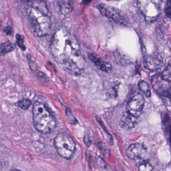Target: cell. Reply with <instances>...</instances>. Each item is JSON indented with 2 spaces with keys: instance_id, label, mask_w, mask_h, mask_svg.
Here are the masks:
<instances>
[{
  "instance_id": "277c9868",
  "label": "cell",
  "mask_w": 171,
  "mask_h": 171,
  "mask_svg": "<svg viewBox=\"0 0 171 171\" xmlns=\"http://www.w3.org/2000/svg\"><path fill=\"white\" fill-rule=\"evenodd\" d=\"M54 144L56 151L62 158L71 159L75 151V143L67 133L62 132L58 134L54 139Z\"/></svg>"
},
{
  "instance_id": "8fae6325",
  "label": "cell",
  "mask_w": 171,
  "mask_h": 171,
  "mask_svg": "<svg viewBox=\"0 0 171 171\" xmlns=\"http://www.w3.org/2000/svg\"><path fill=\"white\" fill-rule=\"evenodd\" d=\"M88 58L102 71L108 72L111 71L112 66L111 64L107 62L104 61L99 58L94 54H90L88 55Z\"/></svg>"
},
{
  "instance_id": "e0dca14e",
  "label": "cell",
  "mask_w": 171,
  "mask_h": 171,
  "mask_svg": "<svg viewBox=\"0 0 171 171\" xmlns=\"http://www.w3.org/2000/svg\"><path fill=\"white\" fill-rule=\"evenodd\" d=\"M171 66H170V64H169L167 67L165 69L163 73L161 75H162V78L164 80L168 81L171 82Z\"/></svg>"
},
{
  "instance_id": "9c48e42d",
  "label": "cell",
  "mask_w": 171,
  "mask_h": 171,
  "mask_svg": "<svg viewBox=\"0 0 171 171\" xmlns=\"http://www.w3.org/2000/svg\"><path fill=\"white\" fill-rule=\"evenodd\" d=\"M146 154V148L143 144L139 143L131 144L126 151L127 157L131 160L141 159L144 158Z\"/></svg>"
},
{
  "instance_id": "ffe728a7",
  "label": "cell",
  "mask_w": 171,
  "mask_h": 171,
  "mask_svg": "<svg viewBox=\"0 0 171 171\" xmlns=\"http://www.w3.org/2000/svg\"><path fill=\"white\" fill-rule=\"evenodd\" d=\"M66 115H67L69 122L70 123L75 124L77 123V120H76V119L74 117L73 115H72L71 111H70L69 108H66Z\"/></svg>"
},
{
  "instance_id": "7402d4cb",
  "label": "cell",
  "mask_w": 171,
  "mask_h": 171,
  "mask_svg": "<svg viewBox=\"0 0 171 171\" xmlns=\"http://www.w3.org/2000/svg\"><path fill=\"white\" fill-rule=\"evenodd\" d=\"M171 0H167V4L165 7V13L167 17L170 18L171 17Z\"/></svg>"
},
{
  "instance_id": "6da1fadb",
  "label": "cell",
  "mask_w": 171,
  "mask_h": 171,
  "mask_svg": "<svg viewBox=\"0 0 171 171\" xmlns=\"http://www.w3.org/2000/svg\"><path fill=\"white\" fill-rule=\"evenodd\" d=\"M51 51L56 61L71 75H79L85 68V61L76 38L65 27L58 28L52 37Z\"/></svg>"
},
{
  "instance_id": "d4e9b609",
  "label": "cell",
  "mask_w": 171,
  "mask_h": 171,
  "mask_svg": "<svg viewBox=\"0 0 171 171\" xmlns=\"http://www.w3.org/2000/svg\"><path fill=\"white\" fill-rule=\"evenodd\" d=\"M4 31L7 35H10V36L12 35V33H13L12 28L10 26H7V27H5Z\"/></svg>"
},
{
  "instance_id": "52a82bcc",
  "label": "cell",
  "mask_w": 171,
  "mask_h": 171,
  "mask_svg": "<svg viewBox=\"0 0 171 171\" xmlns=\"http://www.w3.org/2000/svg\"><path fill=\"white\" fill-rule=\"evenodd\" d=\"M144 104V99L140 94H138L131 98L127 105L128 112L138 117L142 113Z\"/></svg>"
},
{
  "instance_id": "2e32d148",
  "label": "cell",
  "mask_w": 171,
  "mask_h": 171,
  "mask_svg": "<svg viewBox=\"0 0 171 171\" xmlns=\"http://www.w3.org/2000/svg\"><path fill=\"white\" fill-rule=\"evenodd\" d=\"M31 104H32V102L29 99H23L20 101L18 103L19 107L21 108L22 110L24 111L28 110Z\"/></svg>"
},
{
  "instance_id": "44dd1931",
  "label": "cell",
  "mask_w": 171,
  "mask_h": 171,
  "mask_svg": "<svg viewBox=\"0 0 171 171\" xmlns=\"http://www.w3.org/2000/svg\"><path fill=\"white\" fill-rule=\"evenodd\" d=\"M28 61H29V65L32 68V69L34 71H36L37 69V64H36V62L35 61V60H33V58L32 57V56L30 55H28Z\"/></svg>"
},
{
  "instance_id": "7c38bea8",
  "label": "cell",
  "mask_w": 171,
  "mask_h": 171,
  "mask_svg": "<svg viewBox=\"0 0 171 171\" xmlns=\"http://www.w3.org/2000/svg\"><path fill=\"white\" fill-rule=\"evenodd\" d=\"M162 61L159 56L156 55L148 56L144 59V64L146 68L154 70L160 68L162 65Z\"/></svg>"
},
{
  "instance_id": "7a4b0ae2",
  "label": "cell",
  "mask_w": 171,
  "mask_h": 171,
  "mask_svg": "<svg viewBox=\"0 0 171 171\" xmlns=\"http://www.w3.org/2000/svg\"><path fill=\"white\" fill-rule=\"evenodd\" d=\"M27 13L30 27L34 35L37 37L47 35L51 29V20L45 5L35 2L27 9Z\"/></svg>"
},
{
  "instance_id": "484cf974",
  "label": "cell",
  "mask_w": 171,
  "mask_h": 171,
  "mask_svg": "<svg viewBox=\"0 0 171 171\" xmlns=\"http://www.w3.org/2000/svg\"><path fill=\"white\" fill-rule=\"evenodd\" d=\"M84 142L85 144H86V146H88V147H89V146L90 145V144H91V142H90V139H88L87 136H84Z\"/></svg>"
},
{
  "instance_id": "ac0fdd59",
  "label": "cell",
  "mask_w": 171,
  "mask_h": 171,
  "mask_svg": "<svg viewBox=\"0 0 171 171\" xmlns=\"http://www.w3.org/2000/svg\"><path fill=\"white\" fill-rule=\"evenodd\" d=\"M16 41L18 45L21 48V49L23 51L26 50L25 46L24 45V38L22 35L18 34L16 35Z\"/></svg>"
},
{
  "instance_id": "9a60e30c",
  "label": "cell",
  "mask_w": 171,
  "mask_h": 171,
  "mask_svg": "<svg viewBox=\"0 0 171 171\" xmlns=\"http://www.w3.org/2000/svg\"><path fill=\"white\" fill-rule=\"evenodd\" d=\"M60 9L62 14H63V15H66L71 13L73 9V7L72 4L68 2L62 3L60 5Z\"/></svg>"
},
{
  "instance_id": "4316f807",
  "label": "cell",
  "mask_w": 171,
  "mask_h": 171,
  "mask_svg": "<svg viewBox=\"0 0 171 171\" xmlns=\"http://www.w3.org/2000/svg\"><path fill=\"white\" fill-rule=\"evenodd\" d=\"M25 1H26L28 2V3H34V2H36L37 0H25Z\"/></svg>"
},
{
  "instance_id": "5bb4252c",
  "label": "cell",
  "mask_w": 171,
  "mask_h": 171,
  "mask_svg": "<svg viewBox=\"0 0 171 171\" xmlns=\"http://www.w3.org/2000/svg\"><path fill=\"white\" fill-rule=\"evenodd\" d=\"M138 86L140 90L143 92L144 95L147 97H150L151 95V88L148 83H147L144 80H140L139 81Z\"/></svg>"
},
{
  "instance_id": "ba28073f",
  "label": "cell",
  "mask_w": 171,
  "mask_h": 171,
  "mask_svg": "<svg viewBox=\"0 0 171 171\" xmlns=\"http://www.w3.org/2000/svg\"><path fill=\"white\" fill-rule=\"evenodd\" d=\"M98 8L100 13L106 17L112 19L116 23L122 24L123 23V18L119 11L114 7L106 5V4H100Z\"/></svg>"
},
{
  "instance_id": "3957f363",
  "label": "cell",
  "mask_w": 171,
  "mask_h": 171,
  "mask_svg": "<svg viewBox=\"0 0 171 171\" xmlns=\"http://www.w3.org/2000/svg\"><path fill=\"white\" fill-rule=\"evenodd\" d=\"M32 114L34 126L39 132L43 134H50L56 128L57 120L55 115L45 104L35 102Z\"/></svg>"
},
{
  "instance_id": "d6986e66",
  "label": "cell",
  "mask_w": 171,
  "mask_h": 171,
  "mask_svg": "<svg viewBox=\"0 0 171 171\" xmlns=\"http://www.w3.org/2000/svg\"><path fill=\"white\" fill-rule=\"evenodd\" d=\"M138 169L140 171H152L153 170V167L151 164L147 162H144L140 165Z\"/></svg>"
},
{
  "instance_id": "83f0119b",
  "label": "cell",
  "mask_w": 171,
  "mask_h": 171,
  "mask_svg": "<svg viewBox=\"0 0 171 171\" xmlns=\"http://www.w3.org/2000/svg\"><path fill=\"white\" fill-rule=\"evenodd\" d=\"M107 1H111V0H107Z\"/></svg>"
},
{
  "instance_id": "8992f818",
  "label": "cell",
  "mask_w": 171,
  "mask_h": 171,
  "mask_svg": "<svg viewBox=\"0 0 171 171\" xmlns=\"http://www.w3.org/2000/svg\"><path fill=\"white\" fill-rule=\"evenodd\" d=\"M171 82L168 81L162 78L161 74L154 75L152 78V83L154 89L164 96L170 98Z\"/></svg>"
},
{
  "instance_id": "5b68a950",
  "label": "cell",
  "mask_w": 171,
  "mask_h": 171,
  "mask_svg": "<svg viewBox=\"0 0 171 171\" xmlns=\"http://www.w3.org/2000/svg\"><path fill=\"white\" fill-rule=\"evenodd\" d=\"M163 0H137L138 7L147 21L156 20L161 13Z\"/></svg>"
},
{
  "instance_id": "603a6c76",
  "label": "cell",
  "mask_w": 171,
  "mask_h": 171,
  "mask_svg": "<svg viewBox=\"0 0 171 171\" xmlns=\"http://www.w3.org/2000/svg\"><path fill=\"white\" fill-rule=\"evenodd\" d=\"M98 165L99 168H102V169H104L106 168V162L104 161V160H103L102 158L101 157H99L98 159Z\"/></svg>"
},
{
  "instance_id": "4fadbf2b",
  "label": "cell",
  "mask_w": 171,
  "mask_h": 171,
  "mask_svg": "<svg viewBox=\"0 0 171 171\" xmlns=\"http://www.w3.org/2000/svg\"><path fill=\"white\" fill-rule=\"evenodd\" d=\"M15 48L14 44L9 41L5 42L0 44V56H4L13 51Z\"/></svg>"
},
{
  "instance_id": "30bf717a",
  "label": "cell",
  "mask_w": 171,
  "mask_h": 171,
  "mask_svg": "<svg viewBox=\"0 0 171 171\" xmlns=\"http://www.w3.org/2000/svg\"><path fill=\"white\" fill-rule=\"evenodd\" d=\"M138 122V117L132 115L128 111L124 112L120 121V127L124 130H130L135 127Z\"/></svg>"
},
{
  "instance_id": "cb8c5ba5",
  "label": "cell",
  "mask_w": 171,
  "mask_h": 171,
  "mask_svg": "<svg viewBox=\"0 0 171 171\" xmlns=\"http://www.w3.org/2000/svg\"><path fill=\"white\" fill-rule=\"evenodd\" d=\"M38 76V77L40 78V79H41L42 81L44 82L48 81V78H47V76H46L43 72H40L39 71L37 73Z\"/></svg>"
}]
</instances>
